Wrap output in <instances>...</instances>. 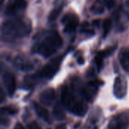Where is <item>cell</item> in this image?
Listing matches in <instances>:
<instances>
[{
  "label": "cell",
  "mask_w": 129,
  "mask_h": 129,
  "mask_svg": "<svg viewBox=\"0 0 129 129\" xmlns=\"http://www.w3.org/2000/svg\"><path fill=\"white\" fill-rule=\"evenodd\" d=\"M30 32V23L22 19L10 20L4 22L2 26V36L5 41H11L26 36Z\"/></svg>",
  "instance_id": "6da1fadb"
},
{
  "label": "cell",
  "mask_w": 129,
  "mask_h": 129,
  "mask_svg": "<svg viewBox=\"0 0 129 129\" xmlns=\"http://www.w3.org/2000/svg\"><path fill=\"white\" fill-rule=\"evenodd\" d=\"M62 38L56 31L49 32L37 45V51L45 57H48L54 54L62 45Z\"/></svg>",
  "instance_id": "7a4b0ae2"
},
{
  "label": "cell",
  "mask_w": 129,
  "mask_h": 129,
  "mask_svg": "<svg viewBox=\"0 0 129 129\" xmlns=\"http://www.w3.org/2000/svg\"><path fill=\"white\" fill-rule=\"evenodd\" d=\"M60 62H61V58L60 57H55L51 60H50L47 64L44 66V67L41 70L40 72L41 76L47 79H51L59 70Z\"/></svg>",
  "instance_id": "3957f363"
},
{
  "label": "cell",
  "mask_w": 129,
  "mask_h": 129,
  "mask_svg": "<svg viewBox=\"0 0 129 129\" xmlns=\"http://www.w3.org/2000/svg\"><path fill=\"white\" fill-rule=\"evenodd\" d=\"M113 92L117 98H122L127 93V81L122 76L116 78L113 85Z\"/></svg>",
  "instance_id": "277c9868"
},
{
  "label": "cell",
  "mask_w": 129,
  "mask_h": 129,
  "mask_svg": "<svg viewBox=\"0 0 129 129\" xmlns=\"http://www.w3.org/2000/svg\"><path fill=\"white\" fill-rule=\"evenodd\" d=\"M26 7L25 0H10L5 8V14L8 16H14Z\"/></svg>",
  "instance_id": "5b68a950"
},
{
  "label": "cell",
  "mask_w": 129,
  "mask_h": 129,
  "mask_svg": "<svg viewBox=\"0 0 129 129\" xmlns=\"http://www.w3.org/2000/svg\"><path fill=\"white\" fill-rule=\"evenodd\" d=\"M129 124L128 116L125 113L119 114L113 117L109 123V129H126Z\"/></svg>",
  "instance_id": "8992f818"
},
{
  "label": "cell",
  "mask_w": 129,
  "mask_h": 129,
  "mask_svg": "<svg viewBox=\"0 0 129 129\" xmlns=\"http://www.w3.org/2000/svg\"><path fill=\"white\" fill-rule=\"evenodd\" d=\"M99 84L97 81H91L89 82L82 90V94L84 98L88 101H92L98 91Z\"/></svg>",
  "instance_id": "52a82bcc"
},
{
  "label": "cell",
  "mask_w": 129,
  "mask_h": 129,
  "mask_svg": "<svg viewBox=\"0 0 129 129\" xmlns=\"http://www.w3.org/2000/svg\"><path fill=\"white\" fill-rule=\"evenodd\" d=\"M61 100L62 104L64 105V107H67L68 110H70L73 104L78 101L73 93L70 90L68 86H63L62 88L61 91Z\"/></svg>",
  "instance_id": "ba28073f"
},
{
  "label": "cell",
  "mask_w": 129,
  "mask_h": 129,
  "mask_svg": "<svg viewBox=\"0 0 129 129\" xmlns=\"http://www.w3.org/2000/svg\"><path fill=\"white\" fill-rule=\"evenodd\" d=\"M62 22L64 23V32L71 33L76 30L79 24V19L78 17L72 14H68L65 15L62 20Z\"/></svg>",
  "instance_id": "9c48e42d"
},
{
  "label": "cell",
  "mask_w": 129,
  "mask_h": 129,
  "mask_svg": "<svg viewBox=\"0 0 129 129\" xmlns=\"http://www.w3.org/2000/svg\"><path fill=\"white\" fill-rule=\"evenodd\" d=\"M14 66L21 71L29 72L34 67L33 63L24 56H17L14 60Z\"/></svg>",
  "instance_id": "30bf717a"
},
{
  "label": "cell",
  "mask_w": 129,
  "mask_h": 129,
  "mask_svg": "<svg viewBox=\"0 0 129 129\" xmlns=\"http://www.w3.org/2000/svg\"><path fill=\"white\" fill-rule=\"evenodd\" d=\"M55 98V91L53 88H47L44 90L40 96L39 101L42 106L45 107H50L53 104Z\"/></svg>",
  "instance_id": "8fae6325"
},
{
  "label": "cell",
  "mask_w": 129,
  "mask_h": 129,
  "mask_svg": "<svg viewBox=\"0 0 129 129\" xmlns=\"http://www.w3.org/2000/svg\"><path fill=\"white\" fill-rule=\"evenodd\" d=\"M3 84L9 95H13L16 89V80L14 76L10 73H5L2 76Z\"/></svg>",
  "instance_id": "7c38bea8"
},
{
  "label": "cell",
  "mask_w": 129,
  "mask_h": 129,
  "mask_svg": "<svg viewBox=\"0 0 129 129\" xmlns=\"http://www.w3.org/2000/svg\"><path fill=\"white\" fill-rule=\"evenodd\" d=\"M69 110L72 112L73 114H75L76 116H83L87 113L88 106L83 101L78 100Z\"/></svg>",
  "instance_id": "4fadbf2b"
},
{
  "label": "cell",
  "mask_w": 129,
  "mask_h": 129,
  "mask_svg": "<svg viewBox=\"0 0 129 129\" xmlns=\"http://www.w3.org/2000/svg\"><path fill=\"white\" fill-rule=\"evenodd\" d=\"M119 63L123 70L129 73V49L122 48L119 54Z\"/></svg>",
  "instance_id": "5bb4252c"
},
{
  "label": "cell",
  "mask_w": 129,
  "mask_h": 129,
  "mask_svg": "<svg viewBox=\"0 0 129 129\" xmlns=\"http://www.w3.org/2000/svg\"><path fill=\"white\" fill-rule=\"evenodd\" d=\"M33 107L34 110L36 113V114L43 120H45V122H48V123H51V119L49 116L48 114V111L43 107L41 106L36 103H33Z\"/></svg>",
  "instance_id": "9a60e30c"
},
{
  "label": "cell",
  "mask_w": 129,
  "mask_h": 129,
  "mask_svg": "<svg viewBox=\"0 0 129 129\" xmlns=\"http://www.w3.org/2000/svg\"><path fill=\"white\" fill-rule=\"evenodd\" d=\"M63 106H64L63 104L57 103L56 105L54 107V110H53L54 117L57 120H58V121L64 120L65 118H66V113L64 112V110H63Z\"/></svg>",
  "instance_id": "2e32d148"
},
{
  "label": "cell",
  "mask_w": 129,
  "mask_h": 129,
  "mask_svg": "<svg viewBox=\"0 0 129 129\" xmlns=\"http://www.w3.org/2000/svg\"><path fill=\"white\" fill-rule=\"evenodd\" d=\"M39 77H42L40 73H39V76H37V75H29V76H26L24 79L25 85L27 86V87H32V86L35 85L37 83V82L39 81Z\"/></svg>",
  "instance_id": "e0dca14e"
},
{
  "label": "cell",
  "mask_w": 129,
  "mask_h": 129,
  "mask_svg": "<svg viewBox=\"0 0 129 129\" xmlns=\"http://www.w3.org/2000/svg\"><path fill=\"white\" fill-rule=\"evenodd\" d=\"M111 26H112V20L109 18L106 19L104 22H103V36L105 38L108 33H110V29H111Z\"/></svg>",
  "instance_id": "ac0fdd59"
},
{
  "label": "cell",
  "mask_w": 129,
  "mask_h": 129,
  "mask_svg": "<svg viewBox=\"0 0 129 129\" xmlns=\"http://www.w3.org/2000/svg\"><path fill=\"white\" fill-rule=\"evenodd\" d=\"M60 11H61V8H54V10H52L51 12L50 13L49 16H48L49 20L50 21H53V20H56L57 17L59 16Z\"/></svg>",
  "instance_id": "d6986e66"
},
{
  "label": "cell",
  "mask_w": 129,
  "mask_h": 129,
  "mask_svg": "<svg viewBox=\"0 0 129 129\" xmlns=\"http://www.w3.org/2000/svg\"><path fill=\"white\" fill-rule=\"evenodd\" d=\"M114 50H116V47H111V48H107L104 51H101L98 53V55H100L101 57H102L103 58L110 55L113 51Z\"/></svg>",
  "instance_id": "ffe728a7"
},
{
  "label": "cell",
  "mask_w": 129,
  "mask_h": 129,
  "mask_svg": "<svg viewBox=\"0 0 129 129\" xmlns=\"http://www.w3.org/2000/svg\"><path fill=\"white\" fill-rule=\"evenodd\" d=\"M104 6L102 5H100V4L94 5L91 8V11L95 14H101V13H102L104 11Z\"/></svg>",
  "instance_id": "44dd1931"
},
{
  "label": "cell",
  "mask_w": 129,
  "mask_h": 129,
  "mask_svg": "<svg viewBox=\"0 0 129 129\" xmlns=\"http://www.w3.org/2000/svg\"><path fill=\"white\" fill-rule=\"evenodd\" d=\"M103 57H101L100 55L97 54L96 57H95V63H96V65H97V68H98V70L100 71L101 69L102 68V66H103Z\"/></svg>",
  "instance_id": "7402d4cb"
},
{
  "label": "cell",
  "mask_w": 129,
  "mask_h": 129,
  "mask_svg": "<svg viewBox=\"0 0 129 129\" xmlns=\"http://www.w3.org/2000/svg\"><path fill=\"white\" fill-rule=\"evenodd\" d=\"M28 129H42L41 126L36 122H32L28 125Z\"/></svg>",
  "instance_id": "603a6c76"
},
{
  "label": "cell",
  "mask_w": 129,
  "mask_h": 129,
  "mask_svg": "<svg viewBox=\"0 0 129 129\" xmlns=\"http://www.w3.org/2000/svg\"><path fill=\"white\" fill-rule=\"evenodd\" d=\"M115 3H116V0H105V4H106V6L109 8V9H111L114 7L115 5Z\"/></svg>",
  "instance_id": "cb8c5ba5"
},
{
  "label": "cell",
  "mask_w": 129,
  "mask_h": 129,
  "mask_svg": "<svg viewBox=\"0 0 129 129\" xmlns=\"http://www.w3.org/2000/svg\"><path fill=\"white\" fill-rule=\"evenodd\" d=\"M77 61H78V63L79 64H80V65H82L84 63H85V59H84V57H79V58H78V60H77Z\"/></svg>",
  "instance_id": "d4e9b609"
},
{
  "label": "cell",
  "mask_w": 129,
  "mask_h": 129,
  "mask_svg": "<svg viewBox=\"0 0 129 129\" xmlns=\"http://www.w3.org/2000/svg\"><path fill=\"white\" fill-rule=\"evenodd\" d=\"M14 129H25L24 127L20 124V123H17L15 127H14Z\"/></svg>",
  "instance_id": "484cf974"
},
{
  "label": "cell",
  "mask_w": 129,
  "mask_h": 129,
  "mask_svg": "<svg viewBox=\"0 0 129 129\" xmlns=\"http://www.w3.org/2000/svg\"><path fill=\"white\" fill-rule=\"evenodd\" d=\"M55 129H67V128H66V125H63V124H60V125H57Z\"/></svg>",
  "instance_id": "4316f807"
}]
</instances>
